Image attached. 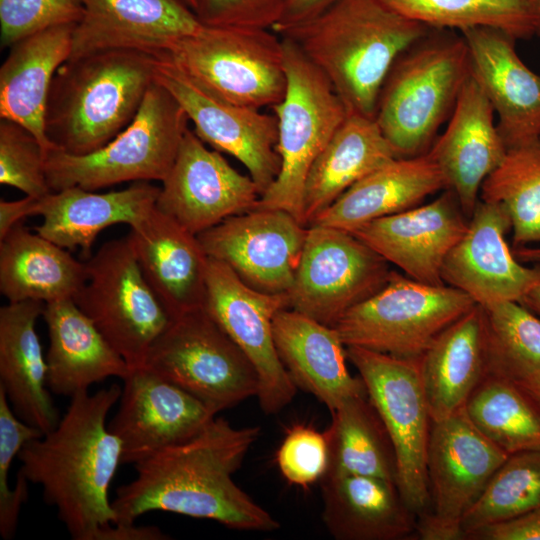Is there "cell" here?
I'll list each match as a JSON object with an SVG mask.
<instances>
[{
    "instance_id": "26",
    "label": "cell",
    "mask_w": 540,
    "mask_h": 540,
    "mask_svg": "<svg viewBox=\"0 0 540 540\" xmlns=\"http://www.w3.org/2000/svg\"><path fill=\"white\" fill-rule=\"evenodd\" d=\"M273 334L296 387L314 395L330 413L344 400L367 393L362 379L349 373L346 346L334 327L286 308L275 316Z\"/></svg>"
},
{
    "instance_id": "20",
    "label": "cell",
    "mask_w": 540,
    "mask_h": 540,
    "mask_svg": "<svg viewBox=\"0 0 540 540\" xmlns=\"http://www.w3.org/2000/svg\"><path fill=\"white\" fill-rule=\"evenodd\" d=\"M509 230L507 211L500 204L479 199L466 232L444 261L443 282L483 308L520 302L540 280V267L516 259L505 238Z\"/></svg>"
},
{
    "instance_id": "46",
    "label": "cell",
    "mask_w": 540,
    "mask_h": 540,
    "mask_svg": "<svg viewBox=\"0 0 540 540\" xmlns=\"http://www.w3.org/2000/svg\"><path fill=\"white\" fill-rule=\"evenodd\" d=\"M288 0H198L195 11L209 26L246 27L273 30Z\"/></svg>"
},
{
    "instance_id": "11",
    "label": "cell",
    "mask_w": 540,
    "mask_h": 540,
    "mask_svg": "<svg viewBox=\"0 0 540 540\" xmlns=\"http://www.w3.org/2000/svg\"><path fill=\"white\" fill-rule=\"evenodd\" d=\"M85 262L74 302L130 367L143 365L171 318L145 280L129 236L105 242Z\"/></svg>"
},
{
    "instance_id": "22",
    "label": "cell",
    "mask_w": 540,
    "mask_h": 540,
    "mask_svg": "<svg viewBox=\"0 0 540 540\" xmlns=\"http://www.w3.org/2000/svg\"><path fill=\"white\" fill-rule=\"evenodd\" d=\"M70 58L102 50H137L160 57L203 25L184 0H81Z\"/></svg>"
},
{
    "instance_id": "6",
    "label": "cell",
    "mask_w": 540,
    "mask_h": 540,
    "mask_svg": "<svg viewBox=\"0 0 540 540\" xmlns=\"http://www.w3.org/2000/svg\"><path fill=\"white\" fill-rule=\"evenodd\" d=\"M188 123L183 108L155 79L132 122L105 146L85 155L58 149L46 153L51 192L74 186L94 191L128 181L162 182Z\"/></svg>"
},
{
    "instance_id": "24",
    "label": "cell",
    "mask_w": 540,
    "mask_h": 540,
    "mask_svg": "<svg viewBox=\"0 0 540 540\" xmlns=\"http://www.w3.org/2000/svg\"><path fill=\"white\" fill-rule=\"evenodd\" d=\"M128 236L145 280L171 319L203 308L209 258L197 235L155 205Z\"/></svg>"
},
{
    "instance_id": "7",
    "label": "cell",
    "mask_w": 540,
    "mask_h": 540,
    "mask_svg": "<svg viewBox=\"0 0 540 540\" xmlns=\"http://www.w3.org/2000/svg\"><path fill=\"white\" fill-rule=\"evenodd\" d=\"M162 56L203 90L232 104L272 108L286 93L283 41L273 30L203 24Z\"/></svg>"
},
{
    "instance_id": "5",
    "label": "cell",
    "mask_w": 540,
    "mask_h": 540,
    "mask_svg": "<svg viewBox=\"0 0 540 540\" xmlns=\"http://www.w3.org/2000/svg\"><path fill=\"white\" fill-rule=\"evenodd\" d=\"M469 74L466 42L453 30L431 28L397 58L374 116L397 158L429 151Z\"/></svg>"
},
{
    "instance_id": "35",
    "label": "cell",
    "mask_w": 540,
    "mask_h": 540,
    "mask_svg": "<svg viewBox=\"0 0 540 540\" xmlns=\"http://www.w3.org/2000/svg\"><path fill=\"white\" fill-rule=\"evenodd\" d=\"M86 276V262L22 222L0 240V292L8 302L73 299Z\"/></svg>"
},
{
    "instance_id": "44",
    "label": "cell",
    "mask_w": 540,
    "mask_h": 540,
    "mask_svg": "<svg viewBox=\"0 0 540 540\" xmlns=\"http://www.w3.org/2000/svg\"><path fill=\"white\" fill-rule=\"evenodd\" d=\"M81 0H0L1 46L59 25H76L83 15Z\"/></svg>"
},
{
    "instance_id": "50",
    "label": "cell",
    "mask_w": 540,
    "mask_h": 540,
    "mask_svg": "<svg viewBox=\"0 0 540 540\" xmlns=\"http://www.w3.org/2000/svg\"><path fill=\"white\" fill-rule=\"evenodd\" d=\"M170 537L156 526H138L135 523H112L102 529L97 540H166Z\"/></svg>"
},
{
    "instance_id": "36",
    "label": "cell",
    "mask_w": 540,
    "mask_h": 540,
    "mask_svg": "<svg viewBox=\"0 0 540 540\" xmlns=\"http://www.w3.org/2000/svg\"><path fill=\"white\" fill-rule=\"evenodd\" d=\"M327 474L376 477L396 484L391 439L367 393L344 400L331 412Z\"/></svg>"
},
{
    "instance_id": "2",
    "label": "cell",
    "mask_w": 540,
    "mask_h": 540,
    "mask_svg": "<svg viewBox=\"0 0 540 540\" xmlns=\"http://www.w3.org/2000/svg\"><path fill=\"white\" fill-rule=\"evenodd\" d=\"M121 391L112 384L75 394L55 428L28 441L17 455L18 472L42 488L44 501L74 540H97L115 522L109 489L122 464V446L107 416Z\"/></svg>"
},
{
    "instance_id": "14",
    "label": "cell",
    "mask_w": 540,
    "mask_h": 540,
    "mask_svg": "<svg viewBox=\"0 0 540 540\" xmlns=\"http://www.w3.org/2000/svg\"><path fill=\"white\" fill-rule=\"evenodd\" d=\"M391 272L389 263L351 232L310 225L287 292L289 308L333 327L379 291Z\"/></svg>"
},
{
    "instance_id": "27",
    "label": "cell",
    "mask_w": 540,
    "mask_h": 540,
    "mask_svg": "<svg viewBox=\"0 0 540 540\" xmlns=\"http://www.w3.org/2000/svg\"><path fill=\"white\" fill-rule=\"evenodd\" d=\"M44 303L8 302L0 308V389L25 423L43 434L60 416L47 383V363L36 331Z\"/></svg>"
},
{
    "instance_id": "12",
    "label": "cell",
    "mask_w": 540,
    "mask_h": 540,
    "mask_svg": "<svg viewBox=\"0 0 540 540\" xmlns=\"http://www.w3.org/2000/svg\"><path fill=\"white\" fill-rule=\"evenodd\" d=\"M367 395L391 439L396 457V486L419 516L429 507L426 471L431 416L419 358H401L360 347H346Z\"/></svg>"
},
{
    "instance_id": "1",
    "label": "cell",
    "mask_w": 540,
    "mask_h": 540,
    "mask_svg": "<svg viewBox=\"0 0 540 540\" xmlns=\"http://www.w3.org/2000/svg\"><path fill=\"white\" fill-rule=\"evenodd\" d=\"M260 435L215 417L192 437L134 464L136 477L112 500L115 522L135 523L151 511L216 521L230 529L274 531L279 522L233 480Z\"/></svg>"
},
{
    "instance_id": "49",
    "label": "cell",
    "mask_w": 540,
    "mask_h": 540,
    "mask_svg": "<svg viewBox=\"0 0 540 540\" xmlns=\"http://www.w3.org/2000/svg\"><path fill=\"white\" fill-rule=\"evenodd\" d=\"M40 198L26 195L19 200H0V240L25 217L38 215Z\"/></svg>"
},
{
    "instance_id": "10",
    "label": "cell",
    "mask_w": 540,
    "mask_h": 540,
    "mask_svg": "<svg viewBox=\"0 0 540 540\" xmlns=\"http://www.w3.org/2000/svg\"><path fill=\"white\" fill-rule=\"evenodd\" d=\"M143 365L216 414L259 390L252 363L204 308L171 319Z\"/></svg>"
},
{
    "instance_id": "29",
    "label": "cell",
    "mask_w": 540,
    "mask_h": 540,
    "mask_svg": "<svg viewBox=\"0 0 540 540\" xmlns=\"http://www.w3.org/2000/svg\"><path fill=\"white\" fill-rule=\"evenodd\" d=\"M159 191L149 181H137L106 193L77 186L51 192L40 198L42 223L35 231L62 248H80L89 259L101 231L120 223L134 225L156 205Z\"/></svg>"
},
{
    "instance_id": "51",
    "label": "cell",
    "mask_w": 540,
    "mask_h": 540,
    "mask_svg": "<svg viewBox=\"0 0 540 540\" xmlns=\"http://www.w3.org/2000/svg\"><path fill=\"white\" fill-rule=\"evenodd\" d=\"M512 252L518 261L540 267V246H520L512 248Z\"/></svg>"
},
{
    "instance_id": "8",
    "label": "cell",
    "mask_w": 540,
    "mask_h": 540,
    "mask_svg": "<svg viewBox=\"0 0 540 540\" xmlns=\"http://www.w3.org/2000/svg\"><path fill=\"white\" fill-rule=\"evenodd\" d=\"M281 38L287 88L283 100L271 108L277 118L281 165L255 208L284 210L304 224L307 175L348 112L324 74L291 39Z\"/></svg>"
},
{
    "instance_id": "19",
    "label": "cell",
    "mask_w": 540,
    "mask_h": 540,
    "mask_svg": "<svg viewBox=\"0 0 540 540\" xmlns=\"http://www.w3.org/2000/svg\"><path fill=\"white\" fill-rule=\"evenodd\" d=\"M109 430L122 446V464H135L186 440L216 417L196 397L144 365L131 367Z\"/></svg>"
},
{
    "instance_id": "38",
    "label": "cell",
    "mask_w": 540,
    "mask_h": 540,
    "mask_svg": "<svg viewBox=\"0 0 540 540\" xmlns=\"http://www.w3.org/2000/svg\"><path fill=\"white\" fill-rule=\"evenodd\" d=\"M480 200L507 211L512 248L540 244V139L507 150L482 183Z\"/></svg>"
},
{
    "instance_id": "47",
    "label": "cell",
    "mask_w": 540,
    "mask_h": 540,
    "mask_svg": "<svg viewBox=\"0 0 540 540\" xmlns=\"http://www.w3.org/2000/svg\"><path fill=\"white\" fill-rule=\"evenodd\" d=\"M470 540H540V507L469 534Z\"/></svg>"
},
{
    "instance_id": "13",
    "label": "cell",
    "mask_w": 540,
    "mask_h": 540,
    "mask_svg": "<svg viewBox=\"0 0 540 540\" xmlns=\"http://www.w3.org/2000/svg\"><path fill=\"white\" fill-rule=\"evenodd\" d=\"M508 457L475 427L465 408L432 421L426 461L429 507L418 516L419 538L463 539L464 515Z\"/></svg>"
},
{
    "instance_id": "55",
    "label": "cell",
    "mask_w": 540,
    "mask_h": 540,
    "mask_svg": "<svg viewBox=\"0 0 540 540\" xmlns=\"http://www.w3.org/2000/svg\"><path fill=\"white\" fill-rule=\"evenodd\" d=\"M189 7L195 12L198 6V0H184Z\"/></svg>"
},
{
    "instance_id": "16",
    "label": "cell",
    "mask_w": 540,
    "mask_h": 540,
    "mask_svg": "<svg viewBox=\"0 0 540 540\" xmlns=\"http://www.w3.org/2000/svg\"><path fill=\"white\" fill-rule=\"evenodd\" d=\"M155 79L177 100L204 143L246 167L262 196L281 165L276 116L212 96L166 56L158 57Z\"/></svg>"
},
{
    "instance_id": "32",
    "label": "cell",
    "mask_w": 540,
    "mask_h": 540,
    "mask_svg": "<svg viewBox=\"0 0 540 540\" xmlns=\"http://www.w3.org/2000/svg\"><path fill=\"white\" fill-rule=\"evenodd\" d=\"M445 189V177L428 152L395 158L352 185L311 225L352 233L368 222L418 206Z\"/></svg>"
},
{
    "instance_id": "18",
    "label": "cell",
    "mask_w": 540,
    "mask_h": 540,
    "mask_svg": "<svg viewBox=\"0 0 540 540\" xmlns=\"http://www.w3.org/2000/svg\"><path fill=\"white\" fill-rule=\"evenodd\" d=\"M260 192L249 175L209 149L189 127L162 181L156 207L198 235L223 220L256 207Z\"/></svg>"
},
{
    "instance_id": "39",
    "label": "cell",
    "mask_w": 540,
    "mask_h": 540,
    "mask_svg": "<svg viewBox=\"0 0 540 540\" xmlns=\"http://www.w3.org/2000/svg\"><path fill=\"white\" fill-rule=\"evenodd\" d=\"M404 17L429 28L464 29L491 27L513 38L535 34L530 0H381Z\"/></svg>"
},
{
    "instance_id": "52",
    "label": "cell",
    "mask_w": 540,
    "mask_h": 540,
    "mask_svg": "<svg viewBox=\"0 0 540 540\" xmlns=\"http://www.w3.org/2000/svg\"><path fill=\"white\" fill-rule=\"evenodd\" d=\"M517 382L540 406V370L533 375Z\"/></svg>"
},
{
    "instance_id": "33",
    "label": "cell",
    "mask_w": 540,
    "mask_h": 540,
    "mask_svg": "<svg viewBox=\"0 0 540 540\" xmlns=\"http://www.w3.org/2000/svg\"><path fill=\"white\" fill-rule=\"evenodd\" d=\"M420 372L432 421L465 407L487 374L481 306L475 305L436 337L420 357Z\"/></svg>"
},
{
    "instance_id": "41",
    "label": "cell",
    "mask_w": 540,
    "mask_h": 540,
    "mask_svg": "<svg viewBox=\"0 0 540 540\" xmlns=\"http://www.w3.org/2000/svg\"><path fill=\"white\" fill-rule=\"evenodd\" d=\"M540 507V450L509 455L461 522L462 537Z\"/></svg>"
},
{
    "instance_id": "53",
    "label": "cell",
    "mask_w": 540,
    "mask_h": 540,
    "mask_svg": "<svg viewBox=\"0 0 540 540\" xmlns=\"http://www.w3.org/2000/svg\"><path fill=\"white\" fill-rule=\"evenodd\" d=\"M520 303L540 317V280L523 296Z\"/></svg>"
},
{
    "instance_id": "3",
    "label": "cell",
    "mask_w": 540,
    "mask_h": 540,
    "mask_svg": "<svg viewBox=\"0 0 540 540\" xmlns=\"http://www.w3.org/2000/svg\"><path fill=\"white\" fill-rule=\"evenodd\" d=\"M430 29L381 0H337L278 35L291 39L324 74L348 114L374 118L391 67Z\"/></svg>"
},
{
    "instance_id": "17",
    "label": "cell",
    "mask_w": 540,
    "mask_h": 540,
    "mask_svg": "<svg viewBox=\"0 0 540 540\" xmlns=\"http://www.w3.org/2000/svg\"><path fill=\"white\" fill-rule=\"evenodd\" d=\"M308 227L279 209L255 208L197 235L209 258L228 265L248 286L265 293L289 291Z\"/></svg>"
},
{
    "instance_id": "37",
    "label": "cell",
    "mask_w": 540,
    "mask_h": 540,
    "mask_svg": "<svg viewBox=\"0 0 540 540\" xmlns=\"http://www.w3.org/2000/svg\"><path fill=\"white\" fill-rule=\"evenodd\" d=\"M464 408L475 427L508 455L540 450V406L517 382L486 376Z\"/></svg>"
},
{
    "instance_id": "48",
    "label": "cell",
    "mask_w": 540,
    "mask_h": 540,
    "mask_svg": "<svg viewBox=\"0 0 540 540\" xmlns=\"http://www.w3.org/2000/svg\"><path fill=\"white\" fill-rule=\"evenodd\" d=\"M337 0H288L284 13L273 31L277 34L302 24L328 8Z\"/></svg>"
},
{
    "instance_id": "54",
    "label": "cell",
    "mask_w": 540,
    "mask_h": 540,
    "mask_svg": "<svg viewBox=\"0 0 540 540\" xmlns=\"http://www.w3.org/2000/svg\"><path fill=\"white\" fill-rule=\"evenodd\" d=\"M530 1L534 14L535 34L540 36V0Z\"/></svg>"
},
{
    "instance_id": "15",
    "label": "cell",
    "mask_w": 540,
    "mask_h": 540,
    "mask_svg": "<svg viewBox=\"0 0 540 540\" xmlns=\"http://www.w3.org/2000/svg\"><path fill=\"white\" fill-rule=\"evenodd\" d=\"M203 308L254 366L261 409L266 414L282 410L297 391L277 353L273 334L275 316L289 308L287 294L256 290L228 265L209 258Z\"/></svg>"
},
{
    "instance_id": "34",
    "label": "cell",
    "mask_w": 540,
    "mask_h": 540,
    "mask_svg": "<svg viewBox=\"0 0 540 540\" xmlns=\"http://www.w3.org/2000/svg\"><path fill=\"white\" fill-rule=\"evenodd\" d=\"M395 158L374 118L348 114L307 175L304 225L309 227L347 189Z\"/></svg>"
},
{
    "instance_id": "23",
    "label": "cell",
    "mask_w": 540,
    "mask_h": 540,
    "mask_svg": "<svg viewBox=\"0 0 540 540\" xmlns=\"http://www.w3.org/2000/svg\"><path fill=\"white\" fill-rule=\"evenodd\" d=\"M460 33L468 48L470 73L498 115L497 129L507 148L540 139V75L518 56L516 39L491 27Z\"/></svg>"
},
{
    "instance_id": "30",
    "label": "cell",
    "mask_w": 540,
    "mask_h": 540,
    "mask_svg": "<svg viewBox=\"0 0 540 540\" xmlns=\"http://www.w3.org/2000/svg\"><path fill=\"white\" fill-rule=\"evenodd\" d=\"M74 26H53L22 38L9 47L0 67V119L27 128L46 153L55 149L45 133L49 91L71 55Z\"/></svg>"
},
{
    "instance_id": "42",
    "label": "cell",
    "mask_w": 540,
    "mask_h": 540,
    "mask_svg": "<svg viewBox=\"0 0 540 540\" xmlns=\"http://www.w3.org/2000/svg\"><path fill=\"white\" fill-rule=\"evenodd\" d=\"M44 434L22 421L12 410L5 393L0 389V535L9 540L15 536L22 505L28 499V484L17 473L13 489L8 484L12 462L21 448L30 440Z\"/></svg>"
},
{
    "instance_id": "43",
    "label": "cell",
    "mask_w": 540,
    "mask_h": 540,
    "mask_svg": "<svg viewBox=\"0 0 540 540\" xmlns=\"http://www.w3.org/2000/svg\"><path fill=\"white\" fill-rule=\"evenodd\" d=\"M46 151L27 128L7 119L0 121V183L27 196L51 193L45 172Z\"/></svg>"
},
{
    "instance_id": "25",
    "label": "cell",
    "mask_w": 540,
    "mask_h": 540,
    "mask_svg": "<svg viewBox=\"0 0 540 540\" xmlns=\"http://www.w3.org/2000/svg\"><path fill=\"white\" fill-rule=\"evenodd\" d=\"M494 113L470 73L445 131L428 151L468 218L480 199L482 183L508 150L494 123Z\"/></svg>"
},
{
    "instance_id": "28",
    "label": "cell",
    "mask_w": 540,
    "mask_h": 540,
    "mask_svg": "<svg viewBox=\"0 0 540 540\" xmlns=\"http://www.w3.org/2000/svg\"><path fill=\"white\" fill-rule=\"evenodd\" d=\"M48 329L47 383L70 398L110 377L124 379L131 367L72 298L44 303Z\"/></svg>"
},
{
    "instance_id": "45",
    "label": "cell",
    "mask_w": 540,
    "mask_h": 540,
    "mask_svg": "<svg viewBox=\"0 0 540 540\" xmlns=\"http://www.w3.org/2000/svg\"><path fill=\"white\" fill-rule=\"evenodd\" d=\"M276 462L291 484L307 488L321 480L329 468V443L325 431L311 425L291 426L279 446Z\"/></svg>"
},
{
    "instance_id": "21",
    "label": "cell",
    "mask_w": 540,
    "mask_h": 540,
    "mask_svg": "<svg viewBox=\"0 0 540 540\" xmlns=\"http://www.w3.org/2000/svg\"><path fill=\"white\" fill-rule=\"evenodd\" d=\"M468 222L455 194L445 189L427 204L373 220L352 234L408 277L442 285L444 261Z\"/></svg>"
},
{
    "instance_id": "31",
    "label": "cell",
    "mask_w": 540,
    "mask_h": 540,
    "mask_svg": "<svg viewBox=\"0 0 540 540\" xmlns=\"http://www.w3.org/2000/svg\"><path fill=\"white\" fill-rule=\"evenodd\" d=\"M322 519L338 540H399L417 529L418 515L395 483L362 475L321 479Z\"/></svg>"
},
{
    "instance_id": "9",
    "label": "cell",
    "mask_w": 540,
    "mask_h": 540,
    "mask_svg": "<svg viewBox=\"0 0 540 540\" xmlns=\"http://www.w3.org/2000/svg\"><path fill=\"white\" fill-rule=\"evenodd\" d=\"M477 305L447 284L430 285L392 271L386 284L333 326L346 347L419 358L449 325Z\"/></svg>"
},
{
    "instance_id": "40",
    "label": "cell",
    "mask_w": 540,
    "mask_h": 540,
    "mask_svg": "<svg viewBox=\"0 0 540 540\" xmlns=\"http://www.w3.org/2000/svg\"><path fill=\"white\" fill-rule=\"evenodd\" d=\"M483 310L486 376L521 381L538 372L540 317L517 301L499 303Z\"/></svg>"
},
{
    "instance_id": "4",
    "label": "cell",
    "mask_w": 540,
    "mask_h": 540,
    "mask_svg": "<svg viewBox=\"0 0 540 540\" xmlns=\"http://www.w3.org/2000/svg\"><path fill=\"white\" fill-rule=\"evenodd\" d=\"M158 57L137 50H102L70 58L54 75L45 133L55 149L94 152L136 116L155 82Z\"/></svg>"
}]
</instances>
